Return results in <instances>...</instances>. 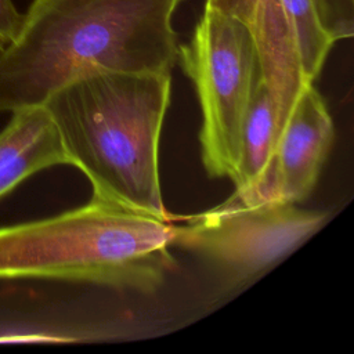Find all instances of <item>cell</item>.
<instances>
[{
    "label": "cell",
    "mask_w": 354,
    "mask_h": 354,
    "mask_svg": "<svg viewBox=\"0 0 354 354\" xmlns=\"http://www.w3.org/2000/svg\"><path fill=\"white\" fill-rule=\"evenodd\" d=\"M170 94V73L95 71L47 98L43 105L69 165L88 178L93 196L171 218L159 181V141Z\"/></svg>",
    "instance_id": "7a4b0ae2"
},
{
    "label": "cell",
    "mask_w": 354,
    "mask_h": 354,
    "mask_svg": "<svg viewBox=\"0 0 354 354\" xmlns=\"http://www.w3.org/2000/svg\"><path fill=\"white\" fill-rule=\"evenodd\" d=\"M333 141L329 109L313 84L296 100L277 141V201L297 203L314 189Z\"/></svg>",
    "instance_id": "52a82bcc"
},
{
    "label": "cell",
    "mask_w": 354,
    "mask_h": 354,
    "mask_svg": "<svg viewBox=\"0 0 354 354\" xmlns=\"http://www.w3.org/2000/svg\"><path fill=\"white\" fill-rule=\"evenodd\" d=\"M279 137L275 106L263 83L249 104L239 140L234 196L243 203L279 202L275 189V148Z\"/></svg>",
    "instance_id": "9c48e42d"
},
{
    "label": "cell",
    "mask_w": 354,
    "mask_h": 354,
    "mask_svg": "<svg viewBox=\"0 0 354 354\" xmlns=\"http://www.w3.org/2000/svg\"><path fill=\"white\" fill-rule=\"evenodd\" d=\"M328 214L288 202L243 203L234 195L223 205L185 217L171 218V246L198 253L228 272L248 278L266 270L326 221Z\"/></svg>",
    "instance_id": "5b68a950"
},
{
    "label": "cell",
    "mask_w": 354,
    "mask_h": 354,
    "mask_svg": "<svg viewBox=\"0 0 354 354\" xmlns=\"http://www.w3.org/2000/svg\"><path fill=\"white\" fill-rule=\"evenodd\" d=\"M184 0H30L0 50V113L43 105L95 71L165 72L177 64Z\"/></svg>",
    "instance_id": "6da1fadb"
},
{
    "label": "cell",
    "mask_w": 354,
    "mask_h": 354,
    "mask_svg": "<svg viewBox=\"0 0 354 354\" xmlns=\"http://www.w3.org/2000/svg\"><path fill=\"white\" fill-rule=\"evenodd\" d=\"M282 1L296 36L304 76L314 83L336 40L322 25L314 0Z\"/></svg>",
    "instance_id": "30bf717a"
},
{
    "label": "cell",
    "mask_w": 354,
    "mask_h": 354,
    "mask_svg": "<svg viewBox=\"0 0 354 354\" xmlns=\"http://www.w3.org/2000/svg\"><path fill=\"white\" fill-rule=\"evenodd\" d=\"M22 12L17 10L12 0H0V50L15 36Z\"/></svg>",
    "instance_id": "7c38bea8"
},
{
    "label": "cell",
    "mask_w": 354,
    "mask_h": 354,
    "mask_svg": "<svg viewBox=\"0 0 354 354\" xmlns=\"http://www.w3.org/2000/svg\"><path fill=\"white\" fill-rule=\"evenodd\" d=\"M59 165H69V159L47 108L11 112L0 131V199L33 174Z\"/></svg>",
    "instance_id": "ba28073f"
},
{
    "label": "cell",
    "mask_w": 354,
    "mask_h": 354,
    "mask_svg": "<svg viewBox=\"0 0 354 354\" xmlns=\"http://www.w3.org/2000/svg\"><path fill=\"white\" fill-rule=\"evenodd\" d=\"M177 62L192 82L202 112L201 156L210 177L236 173L242 124L261 80L257 48L238 18L205 7Z\"/></svg>",
    "instance_id": "277c9868"
},
{
    "label": "cell",
    "mask_w": 354,
    "mask_h": 354,
    "mask_svg": "<svg viewBox=\"0 0 354 354\" xmlns=\"http://www.w3.org/2000/svg\"><path fill=\"white\" fill-rule=\"evenodd\" d=\"M165 221L93 196L64 213L0 227V281L55 279L153 293L174 270Z\"/></svg>",
    "instance_id": "3957f363"
},
{
    "label": "cell",
    "mask_w": 354,
    "mask_h": 354,
    "mask_svg": "<svg viewBox=\"0 0 354 354\" xmlns=\"http://www.w3.org/2000/svg\"><path fill=\"white\" fill-rule=\"evenodd\" d=\"M321 22L339 41L354 33V0H314Z\"/></svg>",
    "instance_id": "8fae6325"
},
{
    "label": "cell",
    "mask_w": 354,
    "mask_h": 354,
    "mask_svg": "<svg viewBox=\"0 0 354 354\" xmlns=\"http://www.w3.org/2000/svg\"><path fill=\"white\" fill-rule=\"evenodd\" d=\"M243 22L254 40L261 80L275 106L279 133L300 93L310 83L303 72L296 36L282 0H206Z\"/></svg>",
    "instance_id": "8992f818"
}]
</instances>
